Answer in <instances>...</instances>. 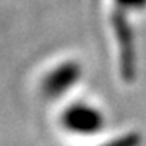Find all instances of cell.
<instances>
[{
  "label": "cell",
  "mask_w": 146,
  "mask_h": 146,
  "mask_svg": "<svg viewBox=\"0 0 146 146\" xmlns=\"http://www.w3.org/2000/svg\"><path fill=\"white\" fill-rule=\"evenodd\" d=\"M110 26L114 31L115 44L119 49V65L122 78L131 83L136 76V39L135 31L127 18V11L114 7L110 11Z\"/></svg>",
  "instance_id": "cell-1"
},
{
  "label": "cell",
  "mask_w": 146,
  "mask_h": 146,
  "mask_svg": "<svg viewBox=\"0 0 146 146\" xmlns=\"http://www.w3.org/2000/svg\"><path fill=\"white\" fill-rule=\"evenodd\" d=\"M60 122L65 130L75 135H98L104 130L106 117L102 110L88 102H73L62 112Z\"/></svg>",
  "instance_id": "cell-2"
},
{
  "label": "cell",
  "mask_w": 146,
  "mask_h": 146,
  "mask_svg": "<svg viewBox=\"0 0 146 146\" xmlns=\"http://www.w3.org/2000/svg\"><path fill=\"white\" fill-rule=\"evenodd\" d=\"M83 76V68L75 60L58 63L47 73L42 80V93L50 99L62 98L63 94L73 89Z\"/></svg>",
  "instance_id": "cell-3"
},
{
  "label": "cell",
  "mask_w": 146,
  "mask_h": 146,
  "mask_svg": "<svg viewBox=\"0 0 146 146\" xmlns=\"http://www.w3.org/2000/svg\"><path fill=\"white\" fill-rule=\"evenodd\" d=\"M114 5L123 11H143L146 10V0H114Z\"/></svg>",
  "instance_id": "cell-4"
}]
</instances>
